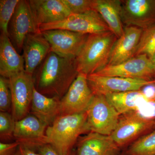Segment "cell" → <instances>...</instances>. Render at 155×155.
<instances>
[{"label": "cell", "mask_w": 155, "mask_h": 155, "mask_svg": "<svg viewBox=\"0 0 155 155\" xmlns=\"http://www.w3.org/2000/svg\"><path fill=\"white\" fill-rule=\"evenodd\" d=\"M90 132L110 135L119 122L120 115L105 96L94 95L86 111Z\"/></svg>", "instance_id": "obj_6"}, {"label": "cell", "mask_w": 155, "mask_h": 155, "mask_svg": "<svg viewBox=\"0 0 155 155\" xmlns=\"http://www.w3.org/2000/svg\"><path fill=\"white\" fill-rule=\"evenodd\" d=\"M121 18L126 26L145 30L155 25V0L122 1Z\"/></svg>", "instance_id": "obj_13"}, {"label": "cell", "mask_w": 155, "mask_h": 155, "mask_svg": "<svg viewBox=\"0 0 155 155\" xmlns=\"http://www.w3.org/2000/svg\"><path fill=\"white\" fill-rule=\"evenodd\" d=\"M60 101L57 98L42 94L35 87L31 106V114L48 127L60 116Z\"/></svg>", "instance_id": "obj_20"}, {"label": "cell", "mask_w": 155, "mask_h": 155, "mask_svg": "<svg viewBox=\"0 0 155 155\" xmlns=\"http://www.w3.org/2000/svg\"><path fill=\"white\" fill-rule=\"evenodd\" d=\"M19 0L0 1V28L1 32L9 35V23Z\"/></svg>", "instance_id": "obj_25"}, {"label": "cell", "mask_w": 155, "mask_h": 155, "mask_svg": "<svg viewBox=\"0 0 155 155\" xmlns=\"http://www.w3.org/2000/svg\"><path fill=\"white\" fill-rule=\"evenodd\" d=\"M87 77L85 74L78 73L60 101V116L86 112L94 96L89 86Z\"/></svg>", "instance_id": "obj_8"}, {"label": "cell", "mask_w": 155, "mask_h": 155, "mask_svg": "<svg viewBox=\"0 0 155 155\" xmlns=\"http://www.w3.org/2000/svg\"><path fill=\"white\" fill-rule=\"evenodd\" d=\"M72 14H82L94 11V0H62Z\"/></svg>", "instance_id": "obj_28"}, {"label": "cell", "mask_w": 155, "mask_h": 155, "mask_svg": "<svg viewBox=\"0 0 155 155\" xmlns=\"http://www.w3.org/2000/svg\"><path fill=\"white\" fill-rule=\"evenodd\" d=\"M86 112L58 116L46 130L47 143L60 154L73 150L81 135L89 132Z\"/></svg>", "instance_id": "obj_2"}, {"label": "cell", "mask_w": 155, "mask_h": 155, "mask_svg": "<svg viewBox=\"0 0 155 155\" xmlns=\"http://www.w3.org/2000/svg\"><path fill=\"white\" fill-rule=\"evenodd\" d=\"M51 46V51L67 58H76L89 35L64 29H53L41 32Z\"/></svg>", "instance_id": "obj_12"}, {"label": "cell", "mask_w": 155, "mask_h": 155, "mask_svg": "<svg viewBox=\"0 0 155 155\" xmlns=\"http://www.w3.org/2000/svg\"><path fill=\"white\" fill-rule=\"evenodd\" d=\"M121 155H127L126 153V151H124L123 152L121 153Z\"/></svg>", "instance_id": "obj_33"}, {"label": "cell", "mask_w": 155, "mask_h": 155, "mask_svg": "<svg viewBox=\"0 0 155 155\" xmlns=\"http://www.w3.org/2000/svg\"><path fill=\"white\" fill-rule=\"evenodd\" d=\"M90 87L94 95H106L132 91H139L144 87L154 85L155 79L151 81L108 77L92 74L87 75Z\"/></svg>", "instance_id": "obj_10"}, {"label": "cell", "mask_w": 155, "mask_h": 155, "mask_svg": "<svg viewBox=\"0 0 155 155\" xmlns=\"http://www.w3.org/2000/svg\"><path fill=\"white\" fill-rule=\"evenodd\" d=\"M150 59L152 66L153 78L155 79V54Z\"/></svg>", "instance_id": "obj_32"}, {"label": "cell", "mask_w": 155, "mask_h": 155, "mask_svg": "<svg viewBox=\"0 0 155 155\" xmlns=\"http://www.w3.org/2000/svg\"><path fill=\"white\" fill-rule=\"evenodd\" d=\"M8 79L12 95L11 114L15 121H19L28 115L30 110L34 79L33 75L25 71Z\"/></svg>", "instance_id": "obj_7"}, {"label": "cell", "mask_w": 155, "mask_h": 155, "mask_svg": "<svg viewBox=\"0 0 155 155\" xmlns=\"http://www.w3.org/2000/svg\"><path fill=\"white\" fill-rule=\"evenodd\" d=\"M155 86V93H154V100L155 101V84L154 85Z\"/></svg>", "instance_id": "obj_34"}, {"label": "cell", "mask_w": 155, "mask_h": 155, "mask_svg": "<svg viewBox=\"0 0 155 155\" xmlns=\"http://www.w3.org/2000/svg\"><path fill=\"white\" fill-rule=\"evenodd\" d=\"M22 50L25 72L31 75L51 51L49 43L41 32L28 35L24 40Z\"/></svg>", "instance_id": "obj_15"}, {"label": "cell", "mask_w": 155, "mask_h": 155, "mask_svg": "<svg viewBox=\"0 0 155 155\" xmlns=\"http://www.w3.org/2000/svg\"><path fill=\"white\" fill-rule=\"evenodd\" d=\"M94 10L101 16L117 38L123 34L124 27L121 18L122 1L94 0Z\"/></svg>", "instance_id": "obj_21"}, {"label": "cell", "mask_w": 155, "mask_h": 155, "mask_svg": "<svg viewBox=\"0 0 155 155\" xmlns=\"http://www.w3.org/2000/svg\"><path fill=\"white\" fill-rule=\"evenodd\" d=\"M28 1L37 25L61 21L72 13L62 0H29Z\"/></svg>", "instance_id": "obj_18"}, {"label": "cell", "mask_w": 155, "mask_h": 155, "mask_svg": "<svg viewBox=\"0 0 155 155\" xmlns=\"http://www.w3.org/2000/svg\"><path fill=\"white\" fill-rule=\"evenodd\" d=\"M14 155H40L34 150L22 145L19 144Z\"/></svg>", "instance_id": "obj_31"}, {"label": "cell", "mask_w": 155, "mask_h": 155, "mask_svg": "<svg viewBox=\"0 0 155 155\" xmlns=\"http://www.w3.org/2000/svg\"><path fill=\"white\" fill-rule=\"evenodd\" d=\"M37 150L40 155H75V151L74 150L68 154H61L49 144H46L40 147Z\"/></svg>", "instance_id": "obj_30"}, {"label": "cell", "mask_w": 155, "mask_h": 155, "mask_svg": "<svg viewBox=\"0 0 155 155\" xmlns=\"http://www.w3.org/2000/svg\"><path fill=\"white\" fill-rule=\"evenodd\" d=\"M126 152L127 155H155V129L134 142Z\"/></svg>", "instance_id": "obj_23"}, {"label": "cell", "mask_w": 155, "mask_h": 155, "mask_svg": "<svg viewBox=\"0 0 155 155\" xmlns=\"http://www.w3.org/2000/svg\"><path fill=\"white\" fill-rule=\"evenodd\" d=\"M25 71V61L11 41L8 35L1 32L0 36V75L9 78Z\"/></svg>", "instance_id": "obj_19"}, {"label": "cell", "mask_w": 155, "mask_h": 155, "mask_svg": "<svg viewBox=\"0 0 155 155\" xmlns=\"http://www.w3.org/2000/svg\"><path fill=\"white\" fill-rule=\"evenodd\" d=\"M20 143L15 141L11 143H0V155H14Z\"/></svg>", "instance_id": "obj_29"}, {"label": "cell", "mask_w": 155, "mask_h": 155, "mask_svg": "<svg viewBox=\"0 0 155 155\" xmlns=\"http://www.w3.org/2000/svg\"><path fill=\"white\" fill-rule=\"evenodd\" d=\"M105 96L120 116L137 111L141 102L147 99L141 90L111 94Z\"/></svg>", "instance_id": "obj_22"}, {"label": "cell", "mask_w": 155, "mask_h": 155, "mask_svg": "<svg viewBox=\"0 0 155 155\" xmlns=\"http://www.w3.org/2000/svg\"><path fill=\"white\" fill-rule=\"evenodd\" d=\"M38 28L41 32L53 29H64L91 35L111 31L101 16L95 11L82 14H72L61 21L40 25Z\"/></svg>", "instance_id": "obj_5"}, {"label": "cell", "mask_w": 155, "mask_h": 155, "mask_svg": "<svg viewBox=\"0 0 155 155\" xmlns=\"http://www.w3.org/2000/svg\"><path fill=\"white\" fill-rule=\"evenodd\" d=\"M142 32L135 26H125L123 34L114 44L107 65L121 64L134 57Z\"/></svg>", "instance_id": "obj_17"}, {"label": "cell", "mask_w": 155, "mask_h": 155, "mask_svg": "<svg viewBox=\"0 0 155 155\" xmlns=\"http://www.w3.org/2000/svg\"><path fill=\"white\" fill-rule=\"evenodd\" d=\"M41 32L28 1L19 0L8 26L9 36L18 51L22 50L24 40L31 33Z\"/></svg>", "instance_id": "obj_11"}, {"label": "cell", "mask_w": 155, "mask_h": 155, "mask_svg": "<svg viewBox=\"0 0 155 155\" xmlns=\"http://www.w3.org/2000/svg\"><path fill=\"white\" fill-rule=\"evenodd\" d=\"M94 74L147 81L155 79L150 60L145 54L136 56L117 65H107Z\"/></svg>", "instance_id": "obj_9"}, {"label": "cell", "mask_w": 155, "mask_h": 155, "mask_svg": "<svg viewBox=\"0 0 155 155\" xmlns=\"http://www.w3.org/2000/svg\"><path fill=\"white\" fill-rule=\"evenodd\" d=\"M12 95L8 78L0 77V110L8 112L11 110Z\"/></svg>", "instance_id": "obj_27"}, {"label": "cell", "mask_w": 155, "mask_h": 155, "mask_svg": "<svg viewBox=\"0 0 155 155\" xmlns=\"http://www.w3.org/2000/svg\"></svg>", "instance_id": "obj_36"}, {"label": "cell", "mask_w": 155, "mask_h": 155, "mask_svg": "<svg viewBox=\"0 0 155 155\" xmlns=\"http://www.w3.org/2000/svg\"><path fill=\"white\" fill-rule=\"evenodd\" d=\"M155 129V119L147 118L134 111L120 116L110 136L121 149Z\"/></svg>", "instance_id": "obj_4"}, {"label": "cell", "mask_w": 155, "mask_h": 155, "mask_svg": "<svg viewBox=\"0 0 155 155\" xmlns=\"http://www.w3.org/2000/svg\"><path fill=\"white\" fill-rule=\"evenodd\" d=\"M34 73L37 91L61 100L79 72L75 58H64L51 51Z\"/></svg>", "instance_id": "obj_1"}, {"label": "cell", "mask_w": 155, "mask_h": 155, "mask_svg": "<svg viewBox=\"0 0 155 155\" xmlns=\"http://www.w3.org/2000/svg\"><path fill=\"white\" fill-rule=\"evenodd\" d=\"M16 121L12 114L7 112L0 113L1 140L11 139L14 137Z\"/></svg>", "instance_id": "obj_26"}, {"label": "cell", "mask_w": 155, "mask_h": 155, "mask_svg": "<svg viewBox=\"0 0 155 155\" xmlns=\"http://www.w3.org/2000/svg\"><path fill=\"white\" fill-rule=\"evenodd\" d=\"M48 126L34 115H28L16 121L14 137L20 144L37 149L48 144L46 130Z\"/></svg>", "instance_id": "obj_14"}, {"label": "cell", "mask_w": 155, "mask_h": 155, "mask_svg": "<svg viewBox=\"0 0 155 155\" xmlns=\"http://www.w3.org/2000/svg\"><path fill=\"white\" fill-rule=\"evenodd\" d=\"M120 150L110 135L91 131L78 139L75 155H121Z\"/></svg>", "instance_id": "obj_16"}, {"label": "cell", "mask_w": 155, "mask_h": 155, "mask_svg": "<svg viewBox=\"0 0 155 155\" xmlns=\"http://www.w3.org/2000/svg\"><path fill=\"white\" fill-rule=\"evenodd\" d=\"M117 39L111 31L89 35L75 58L78 72L88 75L107 66Z\"/></svg>", "instance_id": "obj_3"}, {"label": "cell", "mask_w": 155, "mask_h": 155, "mask_svg": "<svg viewBox=\"0 0 155 155\" xmlns=\"http://www.w3.org/2000/svg\"></svg>", "instance_id": "obj_35"}, {"label": "cell", "mask_w": 155, "mask_h": 155, "mask_svg": "<svg viewBox=\"0 0 155 155\" xmlns=\"http://www.w3.org/2000/svg\"><path fill=\"white\" fill-rule=\"evenodd\" d=\"M155 54V25L143 30L135 56L146 55L150 58Z\"/></svg>", "instance_id": "obj_24"}]
</instances>
